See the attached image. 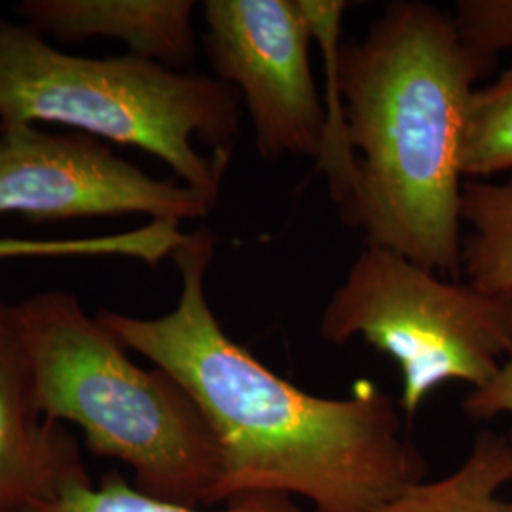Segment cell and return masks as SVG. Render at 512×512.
I'll use <instances>...</instances> for the list:
<instances>
[{
  "label": "cell",
  "instance_id": "8fae6325",
  "mask_svg": "<svg viewBox=\"0 0 512 512\" xmlns=\"http://www.w3.org/2000/svg\"><path fill=\"white\" fill-rule=\"evenodd\" d=\"M463 274L488 294L512 296V181H469L461 188Z\"/></svg>",
  "mask_w": 512,
  "mask_h": 512
},
{
  "label": "cell",
  "instance_id": "5bb4252c",
  "mask_svg": "<svg viewBox=\"0 0 512 512\" xmlns=\"http://www.w3.org/2000/svg\"><path fill=\"white\" fill-rule=\"evenodd\" d=\"M459 37L473 54L495 63L512 48V0H459L452 16Z\"/></svg>",
  "mask_w": 512,
  "mask_h": 512
},
{
  "label": "cell",
  "instance_id": "7a4b0ae2",
  "mask_svg": "<svg viewBox=\"0 0 512 512\" xmlns=\"http://www.w3.org/2000/svg\"><path fill=\"white\" fill-rule=\"evenodd\" d=\"M342 97L355 179L342 219L366 247L459 279L461 143L475 82L494 63L473 54L452 14L391 2L363 40L338 46L346 0H300Z\"/></svg>",
  "mask_w": 512,
  "mask_h": 512
},
{
  "label": "cell",
  "instance_id": "6da1fadb",
  "mask_svg": "<svg viewBox=\"0 0 512 512\" xmlns=\"http://www.w3.org/2000/svg\"><path fill=\"white\" fill-rule=\"evenodd\" d=\"M215 234L200 226L173 253L175 308L143 319L101 310L126 349L173 376L213 429L222 456L215 503L249 494L306 497L315 512H368L425 478L395 401L366 385L325 399L283 380L232 340L211 310L205 277Z\"/></svg>",
  "mask_w": 512,
  "mask_h": 512
},
{
  "label": "cell",
  "instance_id": "8992f818",
  "mask_svg": "<svg viewBox=\"0 0 512 512\" xmlns=\"http://www.w3.org/2000/svg\"><path fill=\"white\" fill-rule=\"evenodd\" d=\"M203 52L220 82L241 93L256 152L317 160L327 110L311 73L313 29L300 0H207Z\"/></svg>",
  "mask_w": 512,
  "mask_h": 512
},
{
  "label": "cell",
  "instance_id": "3957f363",
  "mask_svg": "<svg viewBox=\"0 0 512 512\" xmlns=\"http://www.w3.org/2000/svg\"><path fill=\"white\" fill-rule=\"evenodd\" d=\"M14 311L46 418L71 421L93 454L128 465L139 492L215 505L219 442L183 385L158 366L133 363L73 293L33 294Z\"/></svg>",
  "mask_w": 512,
  "mask_h": 512
},
{
  "label": "cell",
  "instance_id": "277c9868",
  "mask_svg": "<svg viewBox=\"0 0 512 512\" xmlns=\"http://www.w3.org/2000/svg\"><path fill=\"white\" fill-rule=\"evenodd\" d=\"M238 99L219 78L143 57L65 54L0 16V126H61L139 148L215 202L238 137Z\"/></svg>",
  "mask_w": 512,
  "mask_h": 512
},
{
  "label": "cell",
  "instance_id": "30bf717a",
  "mask_svg": "<svg viewBox=\"0 0 512 512\" xmlns=\"http://www.w3.org/2000/svg\"><path fill=\"white\" fill-rule=\"evenodd\" d=\"M511 482V437L482 431L454 473L414 482L368 512H512L499 495Z\"/></svg>",
  "mask_w": 512,
  "mask_h": 512
},
{
  "label": "cell",
  "instance_id": "5b68a950",
  "mask_svg": "<svg viewBox=\"0 0 512 512\" xmlns=\"http://www.w3.org/2000/svg\"><path fill=\"white\" fill-rule=\"evenodd\" d=\"M319 334L344 346L361 338L403 376L412 418L440 385L478 389L512 359V296L478 291L382 247H365L325 306Z\"/></svg>",
  "mask_w": 512,
  "mask_h": 512
},
{
  "label": "cell",
  "instance_id": "4fadbf2b",
  "mask_svg": "<svg viewBox=\"0 0 512 512\" xmlns=\"http://www.w3.org/2000/svg\"><path fill=\"white\" fill-rule=\"evenodd\" d=\"M512 169V69L475 90L461 143V175L490 177Z\"/></svg>",
  "mask_w": 512,
  "mask_h": 512
},
{
  "label": "cell",
  "instance_id": "ba28073f",
  "mask_svg": "<svg viewBox=\"0 0 512 512\" xmlns=\"http://www.w3.org/2000/svg\"><path fill=\"white\" fill-rule=\"evenodd\" d=\"M84 480L73 437L38 404L16 311L0 296V512H31Z\"/></svg>",
  "mask_w": 512,
  "mask_h": 512
},
{
  "label": "cell",
  "instance_id": "52a82bcc",
  "mask_svg": "<svg viewBox=\"0 0 512 512\" xmlns=\"http://www.w3.org/2000/svg\"><path fill=\"white\" fill-rule=\"evenodd\" d=\"M217 202L148 175L109 143L37 124L0 126V215L33 222L147 215L205 219Z\"/></svg>",
  "mask_w": 512,
  "mask_h": 512
},
{
  "label": "cell",
  "instance_id": "9c48e42d",
  "mask_svg": "<svg viewBox=\"0 0 512 512\" xmlns=\"http://www.w3.org/2000/svg\"><path fill=\"white\" fill-rule=\"evenodd\" d=\"M14 12L46 38L67 44L116 40L126 54L175 71L198 55L194 0H23Z\"/></svg>",
  "mask_w": 512,
  "mask_h": 512
},
{
  "label": "cell",
  "instance_id": "9a60e30c",
  "mask_svg": "<svg viewBox=\"0 0 512 512\" xmlns=\"http://www.w3.org/2000/svg\"><path fill=\"white\" fill-rule=\"evenodd\" d=\"M463 410L471 420H494L501 414H512V359L494 378L473 389L463 399ZM512 439V435H511Z\"/></svg>",
  "mask_w": 512,
  "mask_h": 512
},
{
  "label": "cell",
  "instance_id": "7c38bea8",
  "mask_svg": "<svg viewBox=\"0 0 512 512\" xmlns=\"http://www.w3.org/2000/svg\"><path fill=\"white\" fill-rule=\"evenodd\" d=\"M31 512H308L293 497L281 494H249L228 501L222 511H203L139 492L124 476L110 473L95 488L90 480L74 482L37 505ZM315 512V511H311Z\"/></svg>",
  "mask_w": 512,
  "mask_h": 512
}]
</instances>
